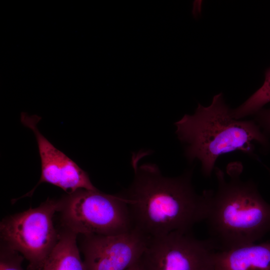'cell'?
I'll return each mask as SVG.
<instances>
[{"mask_svg":"<svg viewBox=\"0 0 270 270\" xmlns=\"http://www.w3.org/2000/svg\"><path fill=\"white\" fill-rule=\"evenodd\" d=\"M132 158L134 172L129 188L122 194L134 228L149 236L175 231L191 232L197 223L204 220L206 198L192 184V172L168 178L154 164L138 165Z\"/></svg>","mask_w":270,"mask_h":270,"instance_id":"cell-1","label":"cell"},{"mask_svg":"<svg viewBox=\"0 0 270 270\" xmlns=\"http://www.w3.org/2000/svg\"><path fill=\"white\" fill-rule=\"evenodd\" d=\"M214 170L217 188L204 192L207 240L216 251L256 242L270 232V204L254 182L240 178L242 170L240 164L228 166V180L220 168Z\"/></svg>","mask_w":270,"mask_h":270,"instance_id":"cell-2","label":"cell"},{"mask_svg":"<svg viewBox=\"0 0 270 270\" xmlns=\"http://www.w3.org/2000/svg\"><path fill=\"white\" fill-rule=\"evenodd\" d=\"M222 93L208 106L200 104L193 114H186L175 124L179 140L185 144L190 161L198 160L203 174L210 176L222 155L240 151L252 156L257 148L267 150L270 142L254 120L234 118Z\"/></svg>","mask_w":270,"mask_h":270,"instance_id":"cell-3","label":"cell"},{"mask_svg":"<svg viewBox=\"0 0 270 270\" xmlns=\"http://www.w3.org/2000/svg\"><path fill=\"white\" fill-rule=\"evenodd\" d=\"M58 212L66 228L82 235H114L134 228L122 194L80 189L58 200Z\"/></svg>","mask_w":270,"mask_h":270,"instance_id":"cell-4","label":"cell"},{"mask_svg":"<svg viewBox=\"0 0 270 270\" xmlns=\"http://www.w3.org/2000/svg\"><path fill=\"white\" fill-rule=\"evenodd\" d=\"M58 207V200L48 198L37 208L10 216L0 222L2 244L28 261L27 270H42L58 242L60 233L52 218Z\"/></svg>","mask_w":270,"mask_h":270,"instance_id":"cell-5","label":"cell"},{"mask_svg":"<svg viewBox=\"0 0 270 270\" xmlns=\"http://www.w3.org/2000/svg\"><path fill=\"white\" fill-rule=\"evenodd\" d=\"M216 251L207 239L175 231L150 236L140 262L146 270H212Z\"/></svg>","mask_w":270,"mask_h":270,"instance_id":"cell-6","label":"cell"},{"mask_svg":"<svg viewBox=\"0 0 270 270\" xmlns=\"http://www.w3.org/2000/svg\"><path fill=\"white\" fill-rule=\"evenodd\" d=\"M83 236L86 270H126L140 259L150 238L135 228L118 234Z\"/></svg>","mask_w":270,"mask_h":270,"instance_id":"cell-7","label":"cell"},{"mask_svg":"<svg viewBox=\"0 0 270 270\" xmlns=\"http://www.w3.org/2000/svg\"><path fill=\"white\" fill-rule=\"evenodd\" d=\"M40 119L37 115L30 116L25 112L20 114L22 124L31 129L36 136L41 160V176L34 188L18 199L32 196L36 187L43 182L57 186L68 194L80 189L97 190L88 174L40 133L37 127Z\"/></svg>","mask_w":270,"mask_h":270,"instance_id":"cell-8","label":"cell"},{"mask_svg":"<svg viewBox=\"0 0 270 270\" xmlns=\"http://www.w3.org/2000/svg\"><path fill=\"white\" fill-rule=\"evenodd\" d=\"M212 270H270V242L216 251Z\"/></svg>","mask_w":270,"mask_h":270,"instance_id":"cell-9","label":"cell"},{"mask_svg":"<svg viewBox=\"0 0 270 270\" xmlns=\"http://www.w3.org/2000/svg\"><path fill=\"white\" fill-rule=\"evenodd\" d=\"M78 234L65 228L42 270H86L76 244Z\"/></svg>","mask_w":270,"mask_h":270,"instance_id":"cell-10","label":"cell"},{"mask_svg":"<svg viewBox=\"0 0 270 270\" xmlns=\"http://www.w3.org/2000/svg\"><path fill=\"white\" fill-rule=\"evenodd\" d=\"M270 102V68L266 73L265 80L262 86L237 108L232 110L234 118L240 120L256 114L266 104Z\"/></svg>","mask_w":270,"mask_h":270,"instance_id":"cell-11","label":"cell"},{"mask_svg":"<svg viewBox=\"0 0 270 270\" xmlns=\"http://www.w3.org/2000/svg\"><path fill=\"white\" fill-rule=\"evenodd\" d=\"M24 258L18 252L2 244L0 248V270H24L22 266Z\"/></svg>","mask_w":270,"mask_h":270,"instance_id":"cell-12","label":"cell"},{"mask_svg":"<svg viewBox=\"0 0 270 270\" xmlns=\"http://www.w3.org/2000/svg\"><path fill=\"white\" fill-rule=\"evenodd\" d=\"M254 120L267 134H270V108L260 110L256 114Z\"/></svg>","mask_w":270,"mask_h":270,"instance_id":"cell-13","label":"cell"},{"mask_svg":"<svg viewBox=\"0 0 270 270\" xmlns=\"http://www.w3.org/2000/svg\"><path fill=\"white\" fill-rule=\"evenodd\" d=\"M126 270H146L140 262V260L126 268Z\"/></svg>","mask_w":270,"mask_h":270,"instance_id":"cell-14","label":"cell"}]
</instances>
